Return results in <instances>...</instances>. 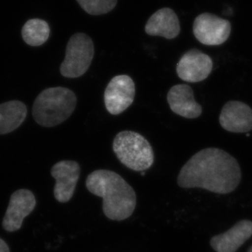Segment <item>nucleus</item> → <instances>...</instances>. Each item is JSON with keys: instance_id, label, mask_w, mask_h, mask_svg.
<instances>
[{"instance_id": "obj_1", "label": "nucleus", "mask_w": 252, "mask_h": 252, "mask_svg": "<svg viewBox=\"0 0 252 252\" xmlns=\"http://www.w3.org/2000/svg\"><path fill=\"white\" fill-rule=\"evenodd\" d=\"M242 179L238 161L217 148L200 150L180 171L177 184L181 188H200L220 194L235 190Z\"/></svg>"}, {"instance_id": "obj_2", "label": "nucleus", "mask_w": 252, "mask_h": 252, "mask_svg": "<svg viewBox=\"0 0 252 252\" xmlns=\"http://www.w3.org/2000/svg\"><path fill=\"white\" fill-rule=\"evenodd\" d=\"M86 187L94 195L102 197L103 212L108 219L121 221L131 217L135 211L136 192L114 171H93L86 180Z\"/></svg>"}, {"instance_id": "obj_3", "label": "nucleus", "mask_w": 252, "mask_h": 252, "mask_svg": "<svg viewBox=\"0 0 252 252\" xmlns=\"http://www.w3.org/2000/svg\"><path fill=\"white\" fill-rule=\"evenodd\" d=\"M77 105L74 92L57 87L43 90L33 105V116L37 124L52 127L62 124L73 114Z\"/></svg>"}, {"instance_id": "obj_4", "label": "nucleus", "mask_w": 252, "mask_h": 252, "mask_svg": "<svg viewBox=\"0 0 252 252\" xmlns=\"http://www.w3.org/2000/svg\"><path fill=\"white\" fill-rule=\"evenodd\" d=\"M113 150L118 159L132 171H146L155 162V153L150 143L136 131H124L117 134Z\"/></svg>"}, {"instance_id": "obj_5", "label": "nucleus", "mask_w": 252, "mask_h": 252, "mask_svg": "<svg viewBox=\"0 0 252 252\" xmlns=\"http://www.w3.org/2000/svg\"><path fill=\"white\" fill-rule=\"evenodd\" d=\"M94 53L92 38L85 33H75L67 43L65 57L60 67L61 74L71 79L84 75L90 67Z\"/></svg>"}, {"instance_id": "obj_6", "label": "nucleus", "mask_w": 252, "mask_h": 252, "mask_svg": "<svg viewBox=\"0 0 252 252\" xmlns=\"http://www.w3.org/2000/svg\"><path fill=\"white\" fill-rule=\"evenodd\" d=\"M231 30L229 21L209 12L198 15L193 22V34L204 45H221L229 38Z\"/></svg>"}, {"instance_id": "obj_7", "label": "nucleus", "mask_w": 252, "mask_h": 252, "mask_svg": "<svg viewBox=\"0 0 252 252\" xmlns=\"http://www.w3.org/2000/svg\"><path fill=\"white\" fill-rule=\"evenodd\" d=\"M136 86L131 77L125 74L113 78L105 88L104 101L108 112L118 115L133 103Z\"/></svg>"}, {"instance_id": "obj_8", "label": "nucleus", "mask_w": 252, "mask_h": 252, "mask_svg": "<svg viewBox=\"0 0 252 252\" xmlns=\"http://www.w3.org/2000/svg\"><path fill=\"white\" fill-rule=\"evenodd\" d=\"M213 69V61L197 49L186 52L176 65L179 78L188 83H199L207 79Z\"/></svg>"}, {"instance_id": "obj_9", "label": "nucleus", "mask_w": 252, "mask_h": 252, "mask_svg": "<svg viewBox=\"0 0 252 252\" xmlns=\"http://www.w3.org/2000/svg\"><path fill=\"white\" fill-rule=\"evenodd\" d=\"M36 198L31 191L22 189L15 191L10 197L2 220V228L7 232L19 230L26 217H28L35 208Z\"/></svg>"}, {"instance_id": "obj_10", "label": "nucleus", "mask_w": 252, "mask_h": 252, "mask_svg": "<svg viewBox=\"0 0 252 252\" xmlns=\"http://www.w3.org/2000/svg\"><path fill=\"white\" fill-rule=\"evenodd\" d=\"M56 180L54 197L57 202H69L74 195L80 176V167L75 161L64 160L56 163L51 170Z\"/></svg>"}, {"instance_id": "obj_11", "label": "nucleus", "mask_w": 252, "mask_h": 252, "mask_svg": "<svg viewBox=\"0 0 252 252\" xmlns=\"http://www.w3.org/2000/svg\"><path fill=\"white\" fill-rule=\"evenodd\" d=\"M219 120L226 131L247 133L252 130V109L242 101L231 100L222 108Z\"/></svg>"}, {"instance_id": "obj_12", "label": "nucleus", "mask_w": 252, "mask_h": 252, "mask_svg": "<svg viewBox=\"0 0 252 252\" xmlns=\"http://www.w3.org/2000/svg\"><path fill=\"white\" fill-rule=\"evenodd\" d=\"M167 102L172 112L186 119H197L202 113V106L194 99L193 89L187 84L173 86L167 93Z\"/></svg>"}, {"instance_id": "obj_13", "label": "nucleus", "mask_w": 252, "mask_h": 252, "mask_svg": "<svg viewBox=\"0 0 252 252\" xmlns=\"http://www.w3.org/2000/svg\"><path fill=\"white\" fill-rule=\"evenodd\" d=\"M252 236V221L243 220L229 230L212 237L210 244L217 252H236Z\"/></svg>"}, {"instance_id": "obj_14", "label": "nucleus", "mask_w": 252, "mask_h": 252, "mask_svg": "<svg viewBox=\"0 0 252 252\" xmlns=\"http://www.w3.org/2000/svg\"><path fill=\"white\" fill-rule=\"evenodd\" d=\"M145 31L150 36H160L167 39H173L181 32V24L173 10L163 7L158 10L149 18Z\"/></svg>"}, {"instance_id": "obj_15", "label": "nucleus", "mask_w": 252, "mask_h": 252, "mask_svg": "<svg viewBox=\"0 0 252 252\" xmlns=\"http://www.w3.org/2000/svg\"><path fill=\"white\" fill-rule=\"evenodd\" d=\"M24 103L11 100L0 104V135L10 133L18 128L27 118Z\"/></svg>"}, {"instance_id": "obj_16", "label": "nucleus", "mask_w": 252, "mask_h": 252, "mask_svg": "<svg viewBox=\"0 0 252 252\" xmlns=\"http://www.w3.org/2000/svg\"><path fill=\"white\" fill-rule=\"evenodd\" d=\"M22 35L28 45L38 47L43 45L49 38L50 27L43 20H29L22 27Z\"/></svg>"}, {"instance_id": "obj_17", "label": "nucleus", "mask_w": 252, "mask_h": 252, "mask_svg": "<svg viewBox=\"0 0 252 252\" xmlns=\"http://www.w3.org/2000/svg\"><path fill=\"white\" fill-rule=\"evenodd\" d=\"M82 8L93 16L106 14L116 7L118 0H77Z\"/></svg>"}, {"instance_id": "obj_18", "label": "nucleus", "mask_w": 252, "mask_h": 252, "mask_svg": "<svg viewBox=\"0 0 252 252\" xmlns=\"http://www.w3.org/2000/svg\"><path fill=\"white\" fill-rule=\"evenodd\" d=\"M0 252H10L9 248L4 241L0 238Z\"/></svg>"}, {"instance_id": "obj_19", "label": "nucleus", "mask_w": 252, "mask_h": 252, "mask_svg": "<svg viewBox=\"0 0 252 252\" xmlns=\"http://www.w3.org/2000/svg\"><path fill=\"white\" fill-rule=\"evenodd\" d=\"M248 252H252V248H250V249H249V251H248Z\"/></svg>"}]
</instances>
